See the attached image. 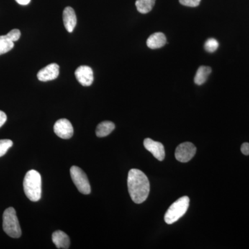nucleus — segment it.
Wrapping results in <instances>:
<instances>
[{"label":"nucleus","mask_w":249,"mask_h":249,"mask_svg":"<svg viewBox=\"0 0 249 249\" xmlns=\"http://www.w3.org/2000/svg\"><path fill=\"white\" fill-rule=\"evenodd\" d=\"M127 187L131 199L136 204L146 200L150 193V181L142 170L131 169L127 178Z\"/></svg>","instance_id":"obj_1"},{"label":"nucleus","mask_w":249,"mask_h":249,"mask_svg":"<svg viewBox=\"0 0 249 249\" xmlns=\"http://www.w3.org/2000/svg\"><path fill=\"white\" fill-rule=\"evenodd\" d=\"M24 193L31 201L40 200L42 196V178L36 170H31L26 174L24 178Z\"/></svg>","instance_id":"obj_2"},{"label":"nucleus","mask_w":249,"mask_h":249,"mask_svg":"<svg viewBox=\"0 0 249 249\" xmlns=\"http://www.w3.org/2000/svg\"><path fill=\"white\" fill-rule=\"evenodd\" d=\"M3 229L4 231L13 238H19L22 235L16 210L13 207L5 210L3 214Z\"/></svg>","instance_id":"obj_3"},{"label":"nucleus","mask_w":249,"mask_h":249,"mask_svg":"<svg viewBox=\"0 0 249 249\" xmlns=\"http://www.w3.org/2000/svg\"><path fill=\"white\" fill-rule=\"evenodd\" d=\"M190 199L188 196H183L174 202L165 213L164 220L168 224H173L182 217L189 207Z\"/></svg>","instance_id":"obj_4"},{"label":"nucleus","mask_w":249,"mask_h":249,"mask_svg":"<svg viewBox=\"0 0 249 249\" xmlns=\"http://www.w3.org/2000/svg\"><path fill=\"white\" fill-rule=\"evenodd\" d=\"M71 178L74 183L75 186L82 194L89 195L91 193L89 180L86 174L79 167L72 166L70 169Z\"/></svg>","instance_id":"obj_5"},{"label":"nucleus","mask_w":249,"mask_h":249,"mask_svg":"<svg viewBox=\"0 0 249 249\" xmlns=\"http://www.w3.org/2000/svg\"><path fill=\"white\" fill-rule=\"evenodd\" d=\"M196 147L191 142H185L180 144L175 150V158L181 163L189 161L196 155Z\"/></svg>","instance_id":"obj_6"},{"label":"nucleus","mask_w":249,"mask_h":249,"mask_svg":"<svg viewBox=\"0 0 249 249\" xmlns=\"http://www.w3.org/2000/svg\"><path fill=\"white\" fill-rule=\"evenodd\" d=\"M53 130L58 137L63 139L71 138L73 134V126L71 122L66 119L57 121L54 124Z\"/></svg>","instance_id":"obj_7"},{"label":"nucleus","mask_w":249,"mask_h":249,"mask_svg":"<svg viewBox=\"0 0 249 249\" xmlns=\"http://www.w3.org/2000/svg\"><path fill=\"white\" fill-rule=\"evenodd\" d=\"M145 148L149 152H151L157 160H163L165 159V149L163 144L160 142H155L151 139H145L143 142Z\"/></svg>","instance_id":"obj_8"},{"label":"nucleus","mask_w":249,"mask_h":249,"mask_svg":"<svg viewBox=\"0 0 249 249\" xmlns=\"http://www.w3.org/2000/svg\"><path fill=\"white\" fill-rule=\"evenodd\" d=\"M75 76L77 80L83 86H90L93 83V72L91 67L85 65L78 67L75 71Z\"/></svg>","instance_id":"obj_9"},{"label":"nucleus","mask_w":249,"mask_h":249,"mask_svg":"<svg viewBox=\"0 0 249 249\" xmlns=\"http://www.w3.org/2000/svg\"><path fill=\"white\" fill-rule=\"evenodd\" d=\"M60 67L56 63H52L44 67L37 73V77L42 82L50 81L56 79L59 76Z\"/></svg>","instance_id":"obj_10"},{"label":"nucleus","mask_w":249,"mask_h":249,"mask_svg":"<svg viewBox=\"0 0 249 249\" xmlns=\"http://www.w3.org/2000/svg\"><path fill=\"white\" fill-rule=\"evenodd\" d=\"M64 25L69 33L73 32L77 24V18L74 10L70 6H67L64 9L63 15Z\"/></svg>","instance_id":"obj_11"},{"label":"nucleus","mask_w":249,"mask_h":249,"mask_svg":"<svg viewBox=\"0 0 249 249\" xmlns=\"http://www.w3.org/2000/svg\"><path fill=\"white\" fill-rule=\"evenodd\" d=\"M166 44V37L163 33L157 32L152 34L147 40V46L150 49L161 48Z\"/></svg>","instance_id":"obj_12"},{"label":"nucleus","mask_w":249,"mask_h":249,"mask_svg":"<svg viewBox=\"0 0 249 249\" xmlns=\"http://www.w3.org/2000/svg\"><path fill=\"white\" fill-rule=\"evenodd\" d=\"M52 240L58 249H67L70 248V237L62 231H57L52 235Z\"/></svg>","instance_id":"obj_13"},{"label":"nucleus","mask_w":249,"mask_h":249,"mask_svg":"<svg viewBox=\"0 0 249 249\" xmlns=\"http://www.w3.org/2000/svg\"><path fill=\"white\" fill-rule=\"evenodd\" d=\"M115 129V124L111 121H103L98 124L96 134L98 137H105L109 135Z\"/></svg>","instance_id":"obj_14"},{"label":"nucleus","mask_w":249,"mask_h":249,"mask_svg":"<svg viewBox=\"0 0 249 249\" xmlns=\"http://www.w3.org/2000/svg\"><path fill=\"white\" fill-rule=\"evenodd\" d=\"M211 68L209 67L201 66L199 67L194 78L195 83L196 85H201L206 83L209 75L211 73Z\"/></svg>","instance_id":"obj_15"},{"label":"nucleus","mask_w":249,"mask_h":249,"mask_svg":"<svg viewBox=\"0 0 249 249\" xmlns=\"http://www.w3.org/2000/svg\"><path fill=\"white\" fill-rule=\"evenodd\" d=\"M156 0H137L135 5L137 11L142 14L150 12L155 4Z\"/></svg>","instance_id":"obj_16"},{"label":"nucleus","mask_w":249,"mask_h":249,"mask_svg":"<svg viewBox=\"0 0 249 249\" xmlns=\"http://www.w3.org/2000/svg\"><path fill=\"white\" fill-rule=\"evenodd\" d=\"M14 47V42L10 40L6 35L0 36V55L7 53Z\"/></svg>","instance_id":"obj_17"},{"label":"nucleus","mask_w":249,"mask_h":249,"mask_svg":"<svg viewBox=\"0 0 249 249\" xmlns=\"http://www.w3.org/2000/svg\"><path fill=\"white\" fill-rule=\"evenodd\" d=\"M219 47V42L214 38H209L205 42L204 48L206 52L213 53Z\"/></svg>","instance_id":"obj_18"},{"label":"nucleus","mask_w":249,"mask_h":249,"mask_svg":"<svg viewBox=\"0 0 249 249\" xmlns=\"http://www.w3.org/2000/svg\"><path fill=\"white\" fill-rule=\"evenodd\" d=\"M12 145L13 142L9 139L0 140V157L4 156Z\"/></svg>","instance_id":"obj_19"},{"label":"nucleus","mask_w":249,"mask_h":249,"mask_svg":"<svg viewBox=\"0 0 249 249\" xmlns=\"http://www.w3.org/2000/svg\"><path fill=\"white\" fill-rule=\"evenodd\" d=\"M6 36L10 40L12 41V42H16V41L19 40V37H20L21 32L19 29H13V30L10 31L9 33H8Z\"/></svg>","instance_id":"obj_20"},{"label":"nucleus","mask_w":249,"mask_h":249,"mask_svg":"<svg viewBox=\"0 0 249 249\" xmlns=\"http://www.w3.org/2000/svg\"><path fill=\"white\" fill-rule=\"evenodd\" d=\"M180 4L189 7H196L200 4L201 0H179Z\"/></svg>","instance_id":"obj_21"},{"label":"nucleus","mask_w":249,"mask_h":249,"mask_svg":"<svg viewBox=\"0 0 249 249\" xmlns=\"http://www.w3.org/2000/svg\"><path fill=\"white\" fill-rule=\"evenodd\" d=\"M241 152L243 155H249V142H244L241 146Z\"/></svg>","instance_id":"obj_22"},{"label":"nucleus","mask_w":249,"mask_h":249,"mask_svg":"<svg viewBox=\"0 0 249 249\" xmlns=\"http://www.w3.org/2000/svg\"><path fill=\"white\" fill-rule=\"evenodd\" d=\"M6 120H7V116L6 114L4 111L0 110V127L6 123Z\"/></svg>","instance_id":"obj_23"},{"label":"nucleus","mask_w":249,"mask_h":249,"mask_svg":"<svg viewBox=\"0 0 249 249\" xmlns=\"http://www.w3.org/2000/svg\"><path fill=\"white\" fill-rule=\"evenodd\" d=\"M18 4L20 5H27L30 3L31 0H16Z\"/></svg>","instance_id":"obj_24"}]
</instances>
